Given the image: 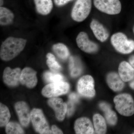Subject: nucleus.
Wrapping results in <instances>:
<instances>
[{
  "label": "nucleus",
  "instance_id": "1",
  "mask_svg": "<svg viewBox=\"0 0 134 134\" xmlns=\"http://www.w3.org/2000/svg\"><path fill=\"white\" fill-rule=\"evenodd\" d=\"M26 43V40L25 39L9 37L1 46V59L4 61H9L13 59L21 52Z\"/></svg>",
  "mask_w": 134,
  "mask_h": 134
},
{
  "label": "nucleus",
  "instance_id": "2",
  "mask_svg": "<svg viewBox=\"0 0 134 134\" xmlns=\"http://www.w3.org/2000/svg\"><path fill=\"white\" fill-rule=\"evenodd\" d=\"M115 108L121 115L129 117L134 114V100L131 95L122 93L114 99Z\"/></svg>",
  "mask_w": 134,
  "mask_h": 134
},
{
  "label": "nucleus",
  "instance_id": "3",
  "mask_svg": "<svg viewBox=\"0 0 134 134\" xmlns=\"http://www.w3.org/2000/svg\"><path fill=\"white\" fill-rule=\"evenodd\" d=\"M111 44L115 50L122 54H128L134 50V41L129 40L122 32L113 34L111 38Z\"/></svg>",
  "mask_w": 134,
  "mask_h": 134
},
{
  "label": "nucleus",
  "instance_id": "4",
  "mask_svg": "<svg viewBox=\"0 0 134 134\" xmlns=\"http://www.w3.org/2000/svg\"><path fill=\"white\" fill-rule=\"evenodd\" d=\"M31 121L36 132L41 134H52L43 111L39 108H33L31 113Z\"/></svg>",
  "mask_w": 134,
  "mask_h": 134
},
{
  "label": "nucleus",
  "instance_id": "5",
  "mask_svg": "<svg viewBox=\"0 0 134 134\" xmlns=\"http://www.w3.org/2000/svg\"><path fill=\"white\" fill-rule=\"evenodd\" d=\"M91 8V0H77L72 9L71 17L75 21H83L88 16Z\"/></svg>",
  "mask_w": 134,
  "mask_h": 134
},
{
  "label": "nucleus",
  "instance_id": "6",
  "mask_svg": "<svg viewBox=\"0 0 134 134\" xmlns=\"http://www.w3.org/2000/svg\"><path fill=\"white\" fill-rule=\"evenodd\" d=\"M70 88L69 84L66 82L60 81L48 83L42 89V95L48 98L57 97L66 94Z\"/></svg>",
  "mask_w": 134,
  "mask_h": 134
},
{
  "label": "nucleus",
  "instance_id": "7",
  "mask_svg": "<svg viewBox=\"0 0 134 134\" xmlns=\"http://www.w3.org/2000/svg\"><path fill=\"white\" fill-rule=\"evenodd\" d=\"M93 4L99 11L108 15H117L121 10L120 0H93Z\"/></svg>",
  "mask_w": 134,
  "mask_h": 134
},
{
  "label": "nucleus",
  "instance_id": "8",
  "mask_svg": "<svg viewBox=\"0 0 134 134\" xmlns=\"http://www.w3.org/2000/svg\"><path fill=\"white\" fill-rule=\"evenodd\" d=\"M93 77L89 75L81 77L77 84V90L80 95L87 98H92L95 96L96 91Z\"/></svg>",
  "mask_w": 134,
  "mask_h": 134
},
{
  "label": "nucleus",
  "instance_id": "9",
  "mask_svg": "<svg viewBox=\"0 0 134 134\" xmlns=\"http://www.w3.org/2000/svg\"><path fill=\"white\" fill-rule=\"evenodd\" d=\"M77 46L84 52L88 53H94L98 51L99 46L97 44L90 40L86 32H81L76 38Z\"/></svg>",
  "mask_w": 134,
  "mask_h": 134
},
{
  "label": "nucleus",
  "instance_id": "10",
  "mask_svg": "<svg viewBox=\"0 0 134 134\" xmlns=\"http://www.w3.org/2000/svg\"><path fill=\"white\" fill-rule=\"evenodd\" d=\"M22 70L17 68L12 69L9 67L5 68L3 72V80L5 84L10 87H16L20 83Z\"/></svg>",
  "mask_w": 134,
  "mask_h": 134
},
{
  "label": "nucleus",
  "instance_id": "11",
  "mask_svg": "<svg viewBox=\"0 0 134 134\" xmlns=\"http://www.w3.org/2000/svg\"><path fill=\"white\" fill-rule=\"evenodd\" d=\"M47 103L55 111L56 119L59 121H63L68 111L67 104L63 102L62 99L58 97L50 98Z\"/></svg>",
  "mask_w": 134,
  "mask_h": 134
},
{
  "label": "nucleus",
  "instance_id": "12",
  "mask_svg": "<svg viewBox=\"0 0 134 134\" xmlns=\"http://www.w3.org/2000/svg\"><path fill=\"white\" fill-rule=\"evenodd\" d=\"M15 108L21 125L27 127L31 121V113L29 106L24 101L17 102L15 105Z\"/></svg>",
  "mask_w": 134,
  "mask_h": 134
},
{
  "label": "nucleus",
  "instance_id": "13",
  "mask_svg": "<svg viewBox=\"0 0 134 134\" xmlns=\"http://www.w3.org/2000/svg\"><path fill=\"white\" fill-rule=\"evenodd\" d=\"M37 72L30 67H26L21 71L20 83L29 88H33L37 83Z\"/></svg>",
  "mask_w": 134,
  "mask_h": 134
},
{
  "label": "nucleus",
  "instance_id": "14",
  "mask_svg": "<svg viewBox=\"0 0 134 134\" xmlns=\"http://www.w3.org/2000/svg\"><path fill=\"white\" fill-rule=\"evenodd\" d=\"M76 133L94 134V129L90 120L87 117H81L76 120L74 124Z\"/></svg>",
  "mask_w": 134,
  "mask_h": 134
},
{
  "label": "nucleus",
  "instance_id": "15",
  "mask_svg": "<svg viewBox=\"0 0 134 134\" xmlns=\"http://www.w3.org/2000/svg\"><path fill=\"white\" fill-rule=\"evenodd\" d=\"M90 27L95 37L99 41L103 43L108 39L109 36L108 30L97 20L92 19Z\"/></svg>",
  "mask_w": 134,
  "mask_h": 134
},
{
  "label": "nucleus",
  "instance_id": "16",
  "mask_svg": "<svg viewBox=\"0 0 134 134\" xmlns=\"http://www.w3.org/2000/svg\"><path fill=\"white\" fill-rule=\"evenodd\" d=\"M119 74L123 81H130L134 77V68L129 63L122 62L119 66Z\"/></svg>",
  "mask_w": 134,
  "mask_h": 134
},
{
  "label": "nucleus",
  "instance_id": "17",
  "mask_svg": "<svg viewBox=\"0 0 134 134\" xmlns=\"http://www.w3.org/2000/svg\"><path fill=\"white\" fill-rule=\"evenodd\" d=\"M107 82L110 88L114 91L122 90L125 86L123 81L119 75L114 72H111L107 75Z\"/></svg>",
  "mask_w": 134,
  "mask_h": 134
},
{
  "label": "nucleus",
  "instance_id": "18",
  "mask_svg": "<svg viewBox=\"0 0 134 134\" xmlns=\"http://www.w3.org/2000/svg\"><path fill=\"white\" fill-rule=\"evenodd\" d=\"M99 107L104 113L107 122L110 125L114 126L117 121V117L116 113L111 110L110 105L103 102L100 103Z\"/></svg>",
  "mask_w": 134,
  "mask_h": 134
},
{
  "label": "nucleus",
  "instance_id": "19",
  "mask_svg": "<svg viewBox=\"0 0 134 134\" xmlns=\"http://www.w3.org/2000/svg\"><path fill=\"white\" fill-rule=\"evenodd\" d=\"M37 11L40 14L46 15L50 14L53 8L52 0H34Z\"/></svg>",
  "mask_w": 134,
  "mask_h": 134
},
{
  "label": "nucleus",
  "instance_id": "20",
  "mask_svg": "<svg viewBox=\"0 0 134 134\" xmlns=\"http://www.w3.org/2000/svg\"><path fill=\"white\" fill-rule=\"evenodd\" d=\"M93 120L94 129L96 133H106L107 127L104 118L100 114H96L93 116Z\"/></svg>",
  "mask_w": 134,
  "mask_h": 134
},
{
  "label": "nucleus",
  "instance_id": "21",
  "mask_svg": "<svg viewBox=\"0 0 134 134\" xmlns=\"http://www.w3.org/2000/svg\"><path fill=\"white\" fill-rule=\"evenodd\" d=\"M14 18V15L8 9L1 7L0 8V24L6 26L11 24Z\"/></svg>",
  "mask_w": 134,
  "mask_h": 134
},
{
  "label": "nucleus",
  "instance_id": "22",
  "mask_svg": "<svg viewBox=\"0 0 134 134\" xmlns=\"http://www.w3.org/2000/svg\"><path fill=\"white\" fill-rule=\"evenodd\" d=\"M53 50L60 59L65 60L68 58L69 52L66 46L62 43H58L53 46Z\"/></svg>",
  "mask_w": 134,
  "mask_h": 134
},
{
  "label": "nucleus",
  "instance_id": "23",
  "mask_svg": "<svg viewBox=\"0 0 134 134\" xmlns=\"http://www.w3.org/2000/svg\"><path fill=\"white\" fill-rule=\"evenodd\" d=\"M10 112L7 106L1 103L0 104V126H6L9 122L10 119Z\"/></svg>",
  "mask_w": 134,
  "mask_h": 134
},
{
  "label": "nucleus",
  "instance_id": "24",
  "mask_svg": "<svg viewBox=\"0 0 134 134\" xmlns=\"http://www.w3.org/2000/svg\"><path fill=\"white\" fill-rule=\"evenodd\" d=\"M43 77L45 81L48 83L62 81L64 80L62 75L58 72L47 71L44 73Z\"/></svg>",
  "mask_w": 134,
  "mask_h": 134
},
{
  "label": "nucleus",
  "instance_id": "25",
  "mask_svg": "<svg viewBox=\"0 0 134 134\" xmlns=\"http://www.w3.org/2000/svg\"><path fill=\"white\" fill-rule=\"evenodd\" d=\"M46 63L47 66L52 72H58L62 69L61 66L57 61L55 56L51 53H48L47 54Z\"/></svg>",
  "mask_w": 134,
  "mask_h": 134
},
{
  "label": "nucleus",
  "instance_id": "26",
  "mask_svg": "<svg viewBox=\"0 0 134 134\" xmlns=\"http://www.w3.org/2000/svg\"><path fill=\"white\" fill-rule=\"evenodd\" d=\"M5 131L8 134H24V130L18 123L9 122L5 126Z\"/></svg>",
  "mask_w": 134,
  "mask_h": 134
},
{
  "label": "nucleus",
  "instance_id": "27",
  "mask_svg": "<svg viewBox=\"0 0 134 134\" xmlns=\"http://www.w3.org/2000/svg\"><path fill=\"white\" fill-rule=\"evenodd\" d=\"M69 68L71 75L72 77L77 76L81 73V68L78 65H75V59L73 57L70 58Z\"/></svg>",
  "mask_w": 134,
  "mask_h": 134
},
{
  "label": "nucleus",
  "instance_id": "28",
  "mask_svg": "<svg viewBox=\"0 0 134 134\" xmlns=\"http://www.w3.org/2000/svg\"><path fill=\"white\" fill-rule=\"evenodd\" d=\"M71 1L72 0H54V2L57 6L60 7L66 5Z\"/></svg>",
  "mask_w": 134,
  "mask_h": 134
},
{
  "label": "nucleus",
  "instance_id": "29",
  "mask_svg": "<svg viewBox=\"0 0 134 134\" xmlns=\"http://www.w3.org/2000/svg\"><path fill=\"white\" fill-rule=\"evenodd\" d=\"M52 134H63V132H62L61 130L59 129L57 126L55 125H53L52 126Z\"/></svg>",
  "mask_w": 134,
  "mask_h": 134
},
{
  "label": "nucleus",
  "instance_id": "30",
  "mask_svg": "<svg viewBox=\"0 0 134 134\" xmlns=\"http://www.w3.org/2000/svg\"><path fill=\"white\" fill-rule=\"evenodd\" d=\"M69 100H72L76 103L78 100L79 97L75 93H72L69 97Z\"/></svg>",
  "mask_w": 134,
  "mask_h": 134
},
{
  "label": "nucleus",
  "instance_id": "31",
  "mask_svg": "<svg viewBox=\"0 0 134 134\" xmlns=\"http://www.w3.org/2000/svg\"><path fill=\"white\" fill-rule=\"evenodd\" d=\"M129 62L131 66L134 68V55L130 56L129 59Z\"/></svg>",
  "mask_w": 134,
  "mask_h": 134
},
{
  "label": "nucleus",
  "instance_id": "32",
  "mask_svg": "<svg viewBox=\"0 0 134 134\" xmlns=\"http://www.w3.org/2000/svg\"><path fill=\"white\" fill-rule=\"evenodd\" d=\"M130 86L132 89L134 90V80L130 83Z\"/></svg>",
  "mask_w": 134,
  "mask_h": 134
},
{
  "label": "nucleus",
  "instance_id": "33",
  "mask_svg": "<svg viewBox=\"0 0 134 134\" xmlns=\"http://www.w3.org/2000/svg\"><path fill=\"white\" fill-rule=\"evenodd\" d=\"M3 0H0V5H1V7H2V6L3 5Z\"/></svg>",
  "mask_w": 134,
  "mask_h": 134
},
{
  "label": "nucleus",
  "instance_id": "34",
  "mask_svg": "<svg viewBox=\"0 0 134 134\" xmlns=\"http://www.w3.org/2000/svg\"><path fill=\"white\" fill-rule=\"evenodd\" d=\"M133 33L134 34V25L133 26Z\"/></svg>",
  "mask_w": 134,
  "mask_h": 134
},
{
  "label": "nucleus",
  "instance_id": "35",
  "mask_svg": "<svg viewBox=\"0 0 134 134\" xmlns=\"http://www.w3.org/2000/svg\"><path fill=\"white\" fill-rule=\"evenodd\" d=\"M133 134H134V133H133Z\"/></svg>",
  "mask_w": 134,
  "mask_h": 134
}]
</instances>
